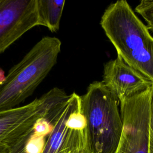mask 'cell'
Instances as JSON below:
<instances>
[{"instance_id": "obj_6", "label": "cell", "mask_w": 153, "mask_h": 153, "mask_svg": "<svg viewBox=\"0 0 153 153\" xmlns=\"http://www.w3.org/2000/svg\"><path fill=\"white\" fill-rule=\"evenodd\" d=\"M152 88L120 102L123 130L114 153H153L149 128Z\"/></svg>"}, {"instance_id": "obj_7", "label": "cell", "mask_w": 153, "mask_h": 153, "mask_svg": "<svg viewBox=\"0 0 153 153\" xmlns=\"http://www.w3.org/2000/svg\"><path fill=\"white\" fill-rule=\"evenodd\" d=\"M36 26L37 0H0V54Z\"/></svg>"}, {"instance_id": "obj_5", "label": "cell", "mask_w": 153, "mask_h": 153, "mask_svg": "<svg viewBox=\"0 0 153 153\" xmlns=\"http://www.w3.org/2000/svg\"><path fill=\"white\" fill-rule=\"evenodd\" d=\"M59 95V88L54 87L26 105L0 111V153H10L27 140L36 121L45 116Z\"/></svg>"}, {"instance_id": "obj_3", "label": "cell", "mask_w": 153, "mask_h": 153, "mask_svg": "<svg viewBox=\"0 0 153 153\" xmlns=\"http://www.w3.org/2000/svg\"><path fill=\"white\" fill-rule=\"evenodd\" d=\"M119 102L102 81L91 83L81 96V110L86 120L91 153L115 152L123 130Z\"/></svg>"}, {"instance_id": "obj_13", "label": "cell", "mask_w": 153, "mask_h": 153, "mask_svg": "<svg viewBox=\"0 0 153 153\" xmlns=\"http://www.w3.org/2000/svg\"><path fill=\"white\" fill-rule=\"evenodd\" d=\"M149 140L151 148L153 150V88L151 93V102H150V112H149Z\"/></svg>"}, {"instance_id": "obj_14", "label": "cell", "mask_w": 153, "mask_h": 153, "mask_svg": "<svg viewBox=\"0 0 153 153\" xmlns=\"http://www.w3.org/2000/svg\"><path fill=\"white\" fill-rule=\"evenodd\" d=\"M27 139L23 141L22 143L19 144L16 147H15L11 151V152L10 153H26L25 149V144H26V142L27 140Z\"/></svg>"}, {"instance_id": "obj_1", "label": "cell", "mask_w": 153, "mask_h": 153, "mask_svg": "<svg viewBox=\"0 0 153 153\" xmlns=\"http://www.w3.org/2000/svg\"><path fill=\"white\" fill-rule=\"evenodd\" d=\"M100 23L117 56L153 82V36L128 3L111 4Z\"/></svg>"}, {"instance_id": "obj_4", "label": "cell", "mask_w": 153, "mask_h": 153, "mask_svg": "<svg viewBox=\"0 0 153 153\" xmlns=\"http://www.w3.org/2000/svg\"><path fill=\"white\" fill-rule=\"evenodd\" d=\"M81 96L75 92L63 108L46 118L53 130L45 140L43 153H91L86 120L81 106Z\"/></svg>"}, {"instance_id": "obj_11", "label": "cell", "mask_w": 153, "mask_h": 153, "mask_svg": "<svg viewBox=\"0 0 153 153\" xmlns=\"http://www.w3.org/2000/svg\"><path fill=\"white\" fill-rule=\"evenodd\" d=\"M45 140V137L37 136L32 133L25 144L26 153H43Z\"/></svg>"}, {"instance_id": "obj_12", "label": "cell", "mask_w": 153, "mask_h": 153, "mask_svg": "<svg viewBox=\"0 0 153 153\" xmlns=\"http://www.w3.org/2000/svg\"><path fill=\"white\" fill-rule=\"evenodd\" d=\"M53 130V125L44 117L38 118L33 127L32 133L37 136H48Z\"/></svg>"}, {"instance_id": "obj_10", "label": "cell", "mask_w": 153, "mask_h": 153, "mask_svg": "<svg viewBox=\"0 0 153 153\" xmlns=\"http://www.w3.org/2000/svg\"><path fill=\"white\" fill-rule=\"evenodd\" d=\"M135 11L146 22V27L153 32V0H142L136 7Z\"/></svg>"}, {"instance_id": "obj_9", "label": "cell", "mask_w": 153, "mask_h": 153, "mask_svg": "<svg viewBox=\"0 0 153 153\" xmlns=\"http://www.w3.org/2000/svg\"><path fill=\"white\" fill-rule=\"evenodd\" d=\"M65 4V0H37L39 25L47 27L52 32H57Z\"/></svg>"}, {"instance_id": "obj_8", "label": "cell", "mask_w": 153, "mask_h": 153, "mask_svg": "<svg viewBox=\"0 0 153 153\" xmlns=\"http://www.w3.org/2000/svg\"><path fill=\"white\" fill-rule=\"evenodd\" d=\"M102 82L120 102L153 87V82L119 56L104 65Z\"/></svg>"}, {"instance_id": "obj_15", "label": "cell", "mask_w": 153, "mask_h": 153, "mask_svg": "<svg viewBox=\"0 0 153 153\" xmlns=\"http://www.w3.org/2000/svg\"><path fill=\"white\" fill-rule=\"evenodd\" d=\"M6 76L5 75L4 71L0 68V84H1L5 79Z\"/></svg>"}, {"instance_id": "obj_2", "label": "cell", "mask_w": 153, "mask_h": 153, "mask_svg": "<svg viewBox=\"0 0 153 153\" xmlns=\"http://www.w3.org/2000/svg\"><path fill=\"white\" fill-rule=\"evenodd\" d=\"M61 45L57 38L44 36L10 69L0 84V111L19 106L33 94L56 63Z\"/></svg>"}]
</instances>
